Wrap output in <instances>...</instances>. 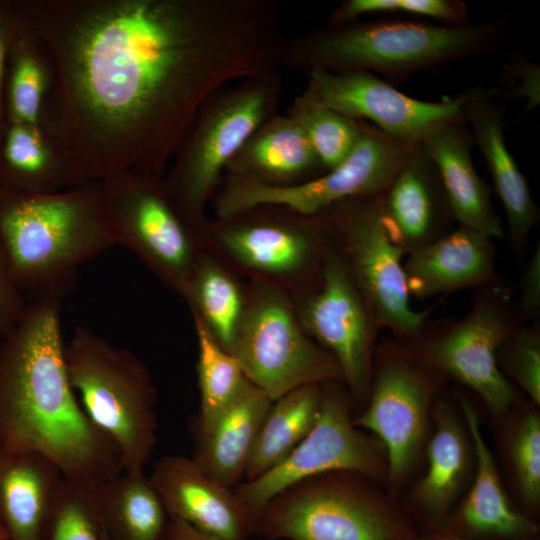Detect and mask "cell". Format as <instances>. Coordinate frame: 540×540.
<instances>
[{
    "label": "cell",
    "mask_w": 540,
    "mask_h": 540,
    "mask_svg": "<svg viewBox=\"0 0 540 540\" xmlns=\"http://www.w3.org/2000/svg\"><path fill=\"white\" fill-rule=\"evenodd\" d=\"M277 0H33L18 14L48 46L39 125L81 184L136 170L162 177L203 102L278 71Z\"/></svg>",
    "instance_id": "1"
},
{
    "label": "cell",
    "mask_w": 540,
    "mask_h": 540,
    "mask_svg": "<svg viewBox=\"0 0 540 540\" xmlns=\"http://www.w3.org/2000/svg\"><path fill=\"white\" fill-rule=\"evenodd\" d=\"M59 302H27L0 346V448L34 451L68 479L123 472L115 444L87 417L70 385Z\"/></svg>",
    "instance_id": "2"
},
{
    "label": "cell",
    "mask_w": 540,
    "mask_h": 540,
    "mask_svg": "<svg viewBox=\"0 0 540 540\" xmlns=\"http://www.w3.org/2000/svg\"><path fill=\"white\" fill-rule=\"evenodd\" d=\"M0 242L22 297L61 303L82 267L116 246L100 182L46 194L0 190Z\"/></svg>",
    "instance_id": "3"
},
{
    "label": "cell",
    "mask_w": 540,
    "mask_h": 540,
    "mask_svg": "<svg viewBox=\"0 0 540 540\" xmlns=\"http://www.w3.org/2000/svg\"><path fill=\"white\" fill-rule=\"evenodd\" d=\"M382 18L329 24L287 38L282 67L307 73L367 71L402 81L425 70L490 52L504 44L512 21L497 18L466 25Z\"/></svg>",
    "instance_id": "4"
},
{
    "label": "cell",
    "mask_w": 540,
    "mask_h": 540,
    "mask_svg": "<svg viewBox=\"0 0 540 540\" xmlns=\"http://www.w3.org/2000/svg\"><path fill=\"white\" fill-rule=\"evenodd\" d=\"M67 376L90 421L117 447L123 471L144 469L157 441L156 389L130 350L75 327L64 345Z\"/></svg>",
    "instance_id": "5"
},
{
    "label": "cell",
    "mask_w": 540,
    "mask_h": 540,
    "mask_svg": "<svg viewBox=\"0 0 540 540\" xmlns=\"http://www.w3.org/2000/svg\"><path fill=\"white\" fill-rule=\"evenodd\" d=\"M281 87L278 71L243 79L211 94L195 114L163 180L172 203L197 231L207 223L206 205L229 161L277 114Z\"/></svg>",
    "instance_id": "6"
},
{
    "label": "cell",
    "mask_w": 540,
    "mask_h": 540,
    "mask_svg": "<svg viewBox=\"0 0 540 540\" xmlns=\"http://www.w3.org/2000/svg\"><path fill=\"white\" fill-rule=\"evenodd\" d=\"M334 471L285 488L252 510V535L275 540H414L404 516L366 482Z\"/></svg>",
    "instance_id": "7"
},
{
    "label": "cell",
    "mask_w": 540,
    "mask_h": 540,
    "mask_svg": "<svg viewBox=\"0 0 540 540\" xmlns=\"http://www.w3.org/2000/svg\"><path fill=\"white\" fill-rule=\"evenodd\" d=\"M511 286L498 278L476 289L467 314L459 320L430 325L409 345L428 365L471 388L493 413L512 404L515 391L498 362L508 334L524 323Z\"/></svg>",
    "instance_id": "8"
},
{
    "label": "cell",
    "mask_w": 540,
    "mask_h": 540,
    "mask_svg": "<svg viewBox=\"0 0 540 540\" xmlns=\"http://www.w3.org/2000/svg\"><path fill=\"white\" fill-rule=\"evenodd\" d=\"M99 182L116 246L132 251L184 296L202 253L201 240L172 203L163 177L126 170Z\"/></svg>",
    "instance_id": "9"
},
{
    "label": "cell",
    "mask_w": 540,
    "mask_h": 540,
    "mask_svg": "<svg viewBox=\"0 0 540 540\" xmlns=\"http://www.w3.org/2000/svg\"><path fill=\"white\" fill-rule=\"evenodd\" d=\"M245 301L230 353L272 401L299 387L343 381L334 356L302 328L286 296L260 286Z\"/></svg>",
    "instance_id": "10"
},
{
    "label": "cell",
    "mask_w": 540,
    "mask_h": 540,
    "mask_svg": "<svg viewBox=\"0 0 540 540\" xmlns=\"http://www.w3.org/2000/svg\"><path fill=\"white\" fill-rule=\"evenodd\" d=\"M416 143L396 139L363 121L361 136L351 154L309 181L278 187L226 175L214 200L216 215L225 219L273 206L312 216L347 198L380 195Z\"/></svg>",
    "instance_id": "11"
},
{
    "label": "cell",
    "mask_w": 540,
    "mask_h": 540,
    "mask_svg": "<svg viewBox=\"0 0 540 540\" xmlns=\"http://www.w3.org/2000/svg\"><path fill=\"white\" fill-rule=\"evenodd\" d=\"M324 211L336 245L379 327L387 329L396 340L413 345L431 308L417 311L410 303L403 270L405 254L383 225L380 195L347 198Z\"/></svg>",
    "instance_id": "12"
},
{
    "label": "cell",
    "mask_w": 540,
    "mask_h": 540,
    "mask_svg": "<svg viewBox=\"0 0 540 540\" xmlns=\"http://www.w3.org/2000/svg\"><path fill=\"white\" fill-rule=\"evenodd\" d=\"M379 359L372 373L368 407L353 423L370 430L383 443L389 478L398 485L417 459L429 404L443 374L395 338L382 344Z\"/></svg>",
    "instance_id": "13"
},
{
    "label": "cell",
    "mask_w": 540,
    "mask_h": 540,
    "mask_svg": "<svg viewBox=\"0 0 540 540\" xmlns=\"http://www.w3.org/2000/svg\"><path fill=\"white\" fill-rule=\"evenodd\" d=\"M296 315L304 331L334 356L343 381L361 399L370 389L374 341L380 327L334 236Z\"/></svg>",
    "instance_id": "14"
},
{
    "label": "cell",
    "mask_w": 540,
    "mask_h": 540,
    "mask_svg": "<svg viewBox=\"0 0 540 540\" xmlns=\"http://www.w3.org/2000/svg\"><path fill=\"white\" fill-rule=\"evenodd\" d=\"M200 239L213 240L237 263L264 275L316 276L333 233L325 211L306 216L268 206L207 221Z\"/></svg>",
    "instance_id": "15"
},
{
    "label": "cell",
    "mask_w": 540,
    "mask_h": 540,
    "mask_svg": "<svg viewBox=\"0 0 540 540\" xmlns=\"http://www.w3.org/2000/svg\"><path fill=\"white\" fill-rule=\"evenodd\" d=\"M382 467L379 447L354 425L344 394L330 388L323 390L318 416L299 444L264 474L238 484L234 492L242 504L254 509L309 477L334 471L378 477Z\"/></svg>",
    "instance_id": "16"
},
{
    "label": "cell",
    "mask_w": 540,
    "mask_h": 540,
    "mask_svg": "<svg viewBox=\"0 0 540 540\" xmlns=\"http://www.w3.org/2000/svg\"><path fill=\"white\" fill-rule=\"evenodd\" d=\"M306 94L352 119L367 122L384 133L415 143L433 127L463 119L470 90L443 101L410 97L385 79L367 71L306 73Z\"/></svg>",
    "instance_id": "17"
},
{
    "label": "cell",
    "mask_w": 540,
    "mask_h": 540,
    "mask_svg": "<svg viewBox=\"0 0 540 540\" xmlns=\"http://www.w3.org/2000/svg\"><path fill=\"white\" fill-rule=\"evenodd\" d=\"M149 479L169 518L216 540H248L252 535L251 508L193 458L163 456L155 462Z\"/></svg>",
    "instance_id": "18"
},
{
    "label": "cell",
    "mask_w": 540,
    "mask_h": 540,
    "mask_svg": "<svg viewBox=\"0 0 540 540\" xmlns=\"http://www.w3.org/2000/svg\"><path fill=\"white\" fill-rule=\"evenodd\" d=\"M497 88L473 87L464 107L473 142L482 153L507 218V232L515 262L523 267L525 249L540 211L528 182L504 136L505 108L496 100Z\"/></svg>",
    "instance_id": "19"
},
{
    "label": "cell",
    "mask_w": 540,
    "mask_h": 540,
    "mask_svg": "<svg viewBox=\"0 0 540 540\" xmlns=\"http://www.w3.org/2000/svg\"><path fill=\"white\" fill-rule=\"evenodd\" d=\"M383 225L405 255L453 229L455 222L439 174L419 141L380 194Z\"/></svg>",
    "instance_id": "20"
},
{
    "label": "cell",
    "mask_w": 540,
    "mask_h": 540,
    "mask_svg": "<svg viewBox=\"0 0 540 540\" xmlns=\"http://www.w3.org/2000/svg\"><path fill=\"white\" fill-rule=\"evenodd\" d=\"M410 297L425 299L482 288L499 277L493 238L459 225L403 262Z\"/></svg>",
    "instance_id": "21"
},
{
    "label": "cell",
    "mask_w": 540,
    "mask_h": 540,
    "mask_svg": "<svg viewBox=\"0 0 540 540\" xmlns=\"http://www.w3.org/2000/svg\"><path fill=\"white\" fill-rule=\"evenodd\" d=\"M419 143L436 167L455 221L493 239L504 238L491 190L473 164L474 142L465 120L441 123L427 131Z\"/></svg>",
    "instance_id": "22"
},
{
    "label": "cell",
    "mask_w": 540,
    "mask_h": 540,
    "mask_svg": "<svg viewBox=\"0 0 540 540\" xmlns=\"http://www.w3.org/2000/svg\"><path fill=\"white\" fill-rule=\"evenodd\" d=\"M325 172L305 133L287 114H275L265 121L224 171L278 187L300 184Z\"/></svg>",
    "instance_id": "23"
},
{
    "label": "cell",
    "mask_w": 540,
    "mask_h": 540,
    "mask_svg": "<svg viewBox=\"0 0 540 540\" xmlns=\"http://www.w3.org/2000/svg\"><path fill=\"white\" fill-rule=\"evenodd\" d=\"M272 403L249 381L213 420L205 425L195 424L192 458L224 485L237 487Z\"/></svg>",
    "instance_id": "24"
},
{
    "label": "cell",
    "mask_w": 540,
    "mask_h": 540,
    "mask_svg": "<svg viewBox=\"0 0 540 540\" xmlns=\"http://www.w3.org/2000/svg\"><path fill=\"white\" fill-rule=\"evenodd\" d=\"M63 478L41 453L0 448V520L10 540H42Z\"/></svg>",
    "instance_id": "25"
},
{
    "label": "cell",
    "mask_w": 540,
    "mask_h": 540,
    "mask_svg": "<svg viewBox=\"0 0 540 540\" xmlns=\"http://www.w3.org/2000/svg\"><path fill=\"white\" fill-rule=\"evenodd\" d=\"M1 172L9 188L25 194L53 193L80 181L40 125L9 124L1 150Z\"/></svg>",
    "instance_id": "26"
},
{
    "label": "cell",
    "mask_w": 540,
    "mask_h": 540,
    "mask_svg": "<svg viewBox=\"0 0 540 540\" xmlns=\"http://www.w3.org/2000/svg\"><path fill=\"white\" fill-rule=\"evenodd\" d=\"M460 402L477 463L473 486L461 509L463 523L478 533L509 537L529 535L535 531V525L511 506L484 441L476 410L465 398Z\"/></svg>",
    "instance_id": "27"
},
{
    "label": "cell",
    "mask_w": 540,
    "mask_h": 540,
    "mask_svg": "<svg viewBox=\"0 0 540 540\" xmlns=\"http://www.w3.org/2000/svg\"><path fill=\"white\" fill-rule=\"evenodd\" d=\"M7 105L9 124L39 125L44 101L53 85L55 66L42 38L18 14L11 19Z\"/></svg>",
    "instance_id": "28"
},
{
    "label": "cell",
    "mask_w": 540,
    "mask_h": 540,
    "mask_svg": "<svg viewBox=\"0 0 540 540\" xmlns=\"http://www.w3.org/2000/svg\"><path fill=\"white\" fill-rule=\"evenodd\" d=\"M322 392L321 384H310L273 401L247 461L244 481L273 468L299 444L318 416Z\"/></svg>",
    "instance_id": "29"
},
{
    "label": "cell",
    "mask_w": 540,
    "mask_h": 540,
    "mask_svg": "<svg viewBox=\"0 0 540 540\" xmlns=\"http://www.w3.org/2000/svg\"><path fill=\"white\" fill-rule=\"evenodd\" d=\"M103 523L109 540H167L170 518L144 469L108 480Z\"/></svg>",
    "instance_id": "30"
},
{
    "label": "cell",
    "mask_w": 540,
    "mask_h": 540,
    "mask_svg": "<svg viewBox=\"0 0 540 540\" xmlns=\"http://www.w3.org/2000/svg\"><path fill=\"white\" fill-rule=\"evenodd\" d=\"M436 431L427 448L428 470L416 489V500L431 515L442 516L452 504L467 472L468 446L446 404L439 405Z\"/></svg>",
    "instance_id": "31"
},
{
    "label": "cell",
    "mask_w": 540,
    "mask_h": 540,
    "mask_svg": "<svg viewBox=\"0 0 540 540\" xmlns=\"http://www.w3.org/2000/svg\"><path fill=\"white\" fill-rule=\"evenodd\" d=\"M184 297L193 317L229 351L246 301L235 280L211 257L201 253Z\"/></svg>",
    "instance_id": "32"
},
{
    "label": "cell",
    "mask_w": 540,
    "mask_h": 540,
    "mask_svg": "<svg viewBox=\"0 0 540 540\" xmlns=\"http://www.w3.org/2000/svg\"><path fill=\"white\" fill-rule=\"evenodd\" d=\"M108 480L63 478L42 540H102Z\"/></svg>",
    "instance_id": "33"
},
{
    "label": "cell",
    "mask_w": 540,
    "mask_h": 540,
    "mask_svg": "<svg viewBox=\"0 0 540 540\" xmlns=\"http://www.w3.org/2000/svg\"><path fill=\"white\" fill-rule=\"evenodd\" d=\"M194 318L198 341V385L200 415L196 424L205 425L224 410L249 382L237 359Z\"/></svg>",
    "instance_id": "34"
},
{
    "label": "cell",
    "mask_w": 540,
    "mask_h": 540,
    "mask_svg": "<svg viewBox=\"0 0 540 540\" xmlns=\"http://www.w3.org/2000/svg\"><path fill=\"white\" fill-rule=\"evenodd\" d=\"M287 115L301 127L326 171L342 163L361 136L363 121L334 111L305 92L293 100Z\"/></svg>",
    "instance_id": "35"
},
{
    "label": "cell",
    "mask_w": 540,
    "mask_h": 540,
    "mask_svg": "<svg viewBox=\"0 0 540 540\" xmlns=\"http://www.w3.org/2000/svg\"><path fill=\"white\" fill-rule=\"evenodd\" d=\"M375 13H401L453 26L471 23L468 6L461 0H345L333 10L329 24L348 23Z\"/></svg>",
    "instance_id": "36"
},
{
    "label": "cell",
    "mask_w": 540,
    "mask_h": 540,
    "mask_svg": "<svg viewBox=\"0 0 540 540\" xmlns=\"http://www.w3.org/2000/svg\"><path fill=\"white\" fill-rule=\"evenodd\" d=\"M510 376L540 403V326L539 323L517 325L503 341L498 362Z\"/></svg>",
    "instance_id": "37"
},
{
    "label": "cell",
    "mask_w": 540,
    "mask_h": 540,
    "mask_svg": "<svg viewBox=\"0 0 540 540\" xmlns=\"http://www.w3.org/2000/svg\"><path fill=\"white\" fill-rule=\"evenodd\" d=\"M511 456L523 499L535 505L540 497V419L528 412L518 425Z\"/></svg>",
    "instance_id": "38"
},
{
    "label": "cell",
    "mask_w": 540,
    "mask_h": 540,
    "mask_svg": "<svg viewBox=\"0 0 540 540\" xmlns=\"http://www.w3.org/2000/svg\"><path fill=\"white\" fill-rule=\"evenodd\" d=\"M503 73L507 97L523 99L524 114L535 109L540 103L539 66L527 59L514 58L503 66Z\"/></svg>",
    "instance_id": "39"
},
{
    "label": "cell",
    "mask_w": 540,
    "mask_h": 540,
    "mask_svg": "<svg viewBox=\"0 0 540 540\" xmlns=\"http://www.w3.org/2000/svg\"><path fill=\"white\" fill-rule=\"evenodd\" d=\"M520 295L516 303L518 313L525 323H537L540 317V245L538 244L520 277Z\"/></svg>",
    "instance_id": "40"
},
{
    "label": "cell",
    "mask_w": 540,
    "mask_h": 540,
    "mask_svg": "<svg viewBox=\"0 0 540 540\" xmlns=\"http://www.w3.org/2000/svg\"><path fill=\"white\" fill-rule=\"evenodd\" d=\"M26 302L13 285L0 242V327L6 333L21 315Z\"/></svg>",
    "instance_id": "41"
},
{
    "label": "cell",
    "mask_w": 540,
    "mask_h": 540,
    "mask_svg": "<svg viewBox=\"0 0 540 540\" xmlns=\"http://www.w3.org/2000/svg\"><path fill=\"white\" fill-rule=\"evenodd\" d=\"M167 540H216L190 525L170 518Z\"/></svg>",
    "instance_id": "42"
},
{
    "label": "cell",
    "mask_w": 540,
    "mask_h": 540,
    "mask_svg": "<svg viewBox=\"0 0 540 540\" xmlns=\"http://www.w3.org/2000/svg\"><path fill=\"white\" fill-rule=\"evenodd\" d=\"M10 22H11V18H9L4 11L0 10V104H1V93H2L4 72H5V65H6V60H7V47H8Z\"/></svg>",
    "instance_id": "43"
},
{
    "label": "cell",
    "mask_w": 540,
    "mask_h": 540,
    "mask_svg": "<svg viewBox=\"0 0 540 540\" xmlns=\"http://www.w3.org/2000/svg\"><path fill=\"white\" fill-rule=\"evenodd\" d=\"M417 540H467L449 531H436L425 534Z\"/></svg>",
    "instance_id": "44"
},
{
    "label": "cell",
    "mask_w": 540,
    "mask_h": 540,
    "mask_svg": "<svg viewBox=\"0 0 540 540\" xmlns=\"http://www.w3.org/2000/svg\"><path fill=\"white\" fill-rule=\"evenodd\" d=\"M0 540H10L9 534L2 523H0Z\"/></svg>",
    "instance_id": "45"
},
{
    "label": "cell",
    "mask_w": 540,
    "mask_h": 540,
    "mask_svg": "<svg viewBox=\"0 0 540 540\" xmlns=\"http://www.w3.org/2000/svg\"><path fill=\"white\" fill-rule=\"evenodd\" d=\"M102 540H109L107 534H106V531L104 529V523H103V531H102Z\"/></svg>",
    "instance_id": "46"
},
{
    "label": "cell",
    "mask_w": 540,
    "mask_h": 540,
    "mask_svg": "<svg viewBox=\"0 0 540 540\" xmlns=\"http://www.w3.org/2000/svg\"><path fill=\"white\" fill-rule=\"evenodd\" d=\"M5 334L4 330L0 327V335Z\"/></svg>",
    "instance_id": "47"
},
{
    "label": "cell",
    "mask_w": 540,
    "mask_h": 540,
    "mask_svg": "<svg viewBox=\"0 0 540 540\" xmlns=\"http://www.w3.org/2000/svg\"><path fill=\"white\" fill-rule=\"evenodd\" d=\"M0 523H1V520H0Z\"/></svg>",
    "instance_id": "48"
}]
</instances>
